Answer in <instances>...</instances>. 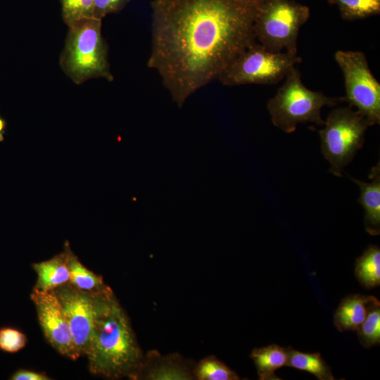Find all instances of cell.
Wrapping results in <instances>:
<instances>
[{"instance_id": "1", "label": "cell", "mask_w": 380, "mask_h": 380, "mask_svg": "<svg viewBox=\"0 0 380 380\" xmlns=\"http://www.w3.org/2000/svg\"><path fill=\"white\" fill-rule=\"evenodd\" d=\"M147 65L182 108L256 42L253 2L153 0Z\"/></svg>"}, {"instance_id": "2", "label": "cell", "mask_w": 380, "mask_h": 380, "mask_svg": "<svg viewBox=\"0 0 380 380\" xmlns=\"http://www.w3.org/2000/svg\"><path fill=\"white\" fill-rule=\"evenodd\" d=\"M93 374L138 377L143 356L129 317L111 291L103 298L85 355Z\"/></svg>"}, {"instance_id": "3", "label": "cell", "mask_w": 380, "mask_h": 380, "mask_svg": "<svg viewBox=\"0 0 380 380\" xmlns=\"http://www.w3.org/2000/svg\"><path fill=\"white\" fill-rule=\"evenodd\" d=\"M102 20L91 18L68 26L60 65L75 84L92 78L113 80L108 58V46L101 33Z\"/></svg>"}, {"instance_id": "4", "label": "cell", "mask_w": 380, "mask_h": 380, "mask_svg": "<svg viewBox=\"0 0 380 380\" xmlns=\"http://www.w3.org/2000/svg\"><path fill=\"white\" fill-rule=\"evenodd\" d=\"M345 102L343 97H329L322 92L308 89L302 82L300 71L294 66L285 77L284 84L267 103L272 124L286 133L293 132L300 123L312 122L323 126L324 106Z\"/></svg>"}, {"instance_id": "5", "label": "cell", "mask_w": 380, "mask_h": 380, "mask_svg": "<svg viewBox=\"0 0 380 380\" xmlns=\"http://www.w3.org/2000/svg\"><path fill=\"white\" fill-rule=\"evenodd\" d=\"M310 9L293 0H255L253 28L258 43L274 53L298 54L297 39Z\"/></svg>"}, {"instance_id": "6", "label": "cell", "mask_w": 380, "mask_h": 380, "mask_svg": "<svg viewBox=\"0 0 380 380\" xmlns=\"http://www.w3.org/2000/svg\"><path fill=\"white\" fill-rule=\"evenodd\" d=\"M319 130L321 152L330 163L329 172L342 177L344 167L348 165L363 146L369 122L351 107L332 110Z\"/></svg>"}, {"instance_id": "7", "label": "cell", "mask_w": 380, "mask_h": 380, "mask_svg": "<svg viewBox=\"0 0 380 380\" xmlns=\"http://www.w3.org/2000/svg\"><path fill=\"white\" fill-rule=\"evenodd\" d=\"M301 61L298 54L271 52L255 42L232 62L217 80L229 87L274 84Z\"/></svg>"}, {"instance_id": "8", "label": "cell", "mask_w": 380, "mask_h": 380, "mask_svg": "<svg viewBox=\"0 0 380 380\" xmlns=\"http://www.w3.org/2000/svg\"><path fill=\"white\" fill-rule=\"evenodd\" d=\"M334 58L345 82V102L355 106L370 126L380 122V84L361 51H337Z\"/></svg>"}, {"instance_id": "9", "label": "cell", "mask_w": 380, "mask_h": 380, "mask_svg": "<svg viewBox=\"0 0 380 380\" xmlns=\"http://www.w3.org/2000/svg\"><path fill=\"white\" fill-rule=\"evenodd\" d=\"M111 291L108 286L101 291L89 292L69 282L53 290L67 319L78 357L88 350L101 303Z\"/></svg>"}, {"instance_id": "10", "label": "cell", "mask_w": 380, "mask_h": 380, "mask_svg": "<svg viewBox=\"0 0 380 380\" xmlns=\"http://www.w3.org/2000/svg\"><path fill=\"white\" fill-rule=\"evenodd\" d=\"M43 334L50 345L61 355L75 360L71 331L62 306L53 291L33 289L31 295Z\"/></svg>"}, {"instance_id": "11", "label": "cell", "mask_w": 380, "mask_h": 380, "mask_svg": "<svg viewBox=\"0 0 380 380\" xmlns=\"http://www.w3.org/2000/svg\"><path fill=\"white\" fill-rule=\"evenodd\" d=\"M370 182H365L353 177L350 179L360 187L358 202L365 210L366 231L372 236L380 234V166L378 163L372 167Z\"/></svg>"}, {"instance_id": "12", "label": "cell", "mask_w": 380, "mask_h": 380, "mask_svg": "<svg viewBox=\"0 0 380 380\" xmlns=\"http://www.w3.org/2000/svg\"><path fill=\"white\" fill-rule=\"evenodd\" d=\"M372 296L350 294L343 298L334 315V324L341 332L356 331L365 320Z\"/></svg>"}, {"instance_id": "13", "label": "cell", "mask_w": 380, "mask_h": 380, "mask_svg": "<svg viewBox=\"0 0 380 380\" xmlns=\"http://www.w3.org/2000/svg\"><path fill=\"white\" fill-rule=\"evenodd\" d=\"M32 268L37 276L34 288L40 291H53L70 281V273L64 251L49 260L33 264Z\"/></svg>"}, {"instance_id": "14", "label": "cell", "mask_w": 380, "mask_h": 380, "mask_svg": "<svg viewBox=\"0 0 380 380\" xmlns=\"http://www.w3.org/2000/svg\"><path fill=\"white\" fill-rule=\"evenodd\" d=\"M250 357L257 369L260 380H281L275 372L287 366L289 360L288 348L277 344H270L262 348H254Z\"/></svg>"}, {"instance_id": "15", "label": "cell", "mask_w": 380, "mask_h": 380, "mask_svg": "<svg viewBox=\"0 0 380 380\" xmlns=\"http://www.w3.org/2000/svg\"><path fill=\"white\" fill-rule=\"evenodd\" d=\"M64 252L70 273V281L75 287L85 291L96 292L106 289L107 286L101 276L87 268L72 251L68 242Z\"/></svg>"}, {"instance_id": "16", "label": "cell", "mask_w": 380, "mask_h": 380, "mask_svg": "<svg viewBox=\"0 0 380 380\" xmlns=\"http://www.w3.org/2000/svg\"><path fill=\"white\" fill-rule=\"evenodd\" d=\"M288 367L310 373L319 380H334L331 367L319 353L301 352L288 347Z\"/></svg>"}, {"instance_id": "17", "label": "cell", "mask_w": 380, "mask_h": 380, "mask_svg": "<svg viewBox=\"0 0 380 380\" xmlns=\"http://www.w3.org/2000/svg\"><path fill=\"white\" fill-rule=\"evenodd\" d=\"M355 274L360 284L367 289L380 285V248L370 245L357 258Z\"/></svg>"}, {"instance_id": "18", "label": "cell", "mask_w": 380, "mask_h": 380, "mask_svg": "<svg viewBox=\"0 0 380 380\" xmlns=\"http://www.w3.org/2000/svg\"><path fill=\"white\" fill-rule=\"evenodd\" d=\"M360 343L366 348L380 343V302L374 296L370 300L367 316L357 330Z\"/></svg>"}, {"instance_id": "19", "label": "cell", "mask_w": 380, "mask_h": 380, "mask_svg": "<svg viewBox=\"0 0 380 380\" xmlns=\"http://www.w3.org/2000/svg\"><path fill=\"white\" fill-rule=\"evenodd\" d=\"M337 4L341 17L353 20L365 18L380 12V0H334Z\"/></svg>"}, {"instance_id": "20", "label": "cell", "mask_w": 380, "mask_h": 380, "mask_svg": "<svg viewBox=\"0 0 380 380\" xmlns=\"http://www.w3.org/2000/svg\"><path fill=\"white\" fill-rule=\"evenodd\" d=\"M195 376L200 380H238L239 376L214 356L202 360L196 366Z\"/></svg>"}, {"instance_id": "21", "label": "cell", "mask_w": 380, "mask_h": 380, "mask_svg": "<svg viewBox=\"0 0 380 380\" xmlns=\"http://www.w3.org/2000/svg\"><path fill=\"white\" fill-rule=\"evenodd\" d=\"M60 1L62 17L68 26L81 20L94 18V0Z\"/></svg>"}, {"instance_id": "22", "label": "cell", "mask_w": 380, "mask_h": 380, "mask_svg": "<svg viewBox=\"0 0 380 380\" xmlns=\"http://www.w3.org/2000/svg\"><path fill=\"white\" fill-rule=\"evenodd\" d=\"M147 379L156 380L190 379L191 376L184 368L172 363H161L151 369Z\"/></svg>"}, {"instance_id": "23", "label": "cell", "mask_w": 380, "mask_h": 380, "mask_svg": "<svg viewBox=\"0 0 380 380\" xmlns=\"http://www.w3.org/2000/svg\"><path fill=\"white\" fill-rule=\"evenodd\" d=\"M27 342L21 331L9 327L0 329V349L8 353H16L23 349Z\"/></svg>"}, {"instance_id": "24", "label": "cell", "mask_w": 380, "mask_h": 380, "mask_svg": "<svg viewBox=\"0 0 380 380\" xmlns=\"http://www.w3.org/2000/svg\"><path fill=\"white\" fill-rule=\"evenodd\" d=\"M130 0H94V17L102 20L108 14L121 11Z\"/></svg>"}, {"instance_id": "25", "label": "cell", "mask_w": 380, "mask_h": 380, "mask_svg": "<svg viewBox=\"0 0 380 380\" xmlns=\"http://www.w3.org/2000/svg\"><path fill=\"white\" fill-rule=\"evenodd\" d=\"M11 379L13 380H49L50 378L44 373L27 369H20L15 372Z\"/></svg>"}, {"instance_id": "26", "label": "cell", "mask_w": 380, "mask_h": 380, "mask_svg": "<svg viewBox=\"0 0 380 380\" xmlns=\"http://www.w3.org/2000/svg\"><path fill=\"white\" fill-rule=\"evenodd\" d=\"M5 128V121L0 118V141L4 139V131Z\"/></svg>"}, {"instance_id": "27", "label": "cell", "mask_w": 380, "mask_h": 380, "mask_svg": "<svg viewBox=\"0 0 380 380\" xmlns=\"http://www.w3.org/2000/svg\"><path fill=\"white\" fill-rule=\"evenodd\" d=\"M237 1H241V2H245V3H253L255 0H237Z\"/></svg>"}]
</instances>
